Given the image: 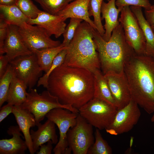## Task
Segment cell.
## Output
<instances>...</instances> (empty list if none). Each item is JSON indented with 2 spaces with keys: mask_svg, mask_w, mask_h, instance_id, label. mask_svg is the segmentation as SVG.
Segmentation results:
<instances>
[{
  "mask_svg": "<svg viewBox=\"0 0 154 154\" xmlns=\"http://www.w3.org/2000/svg\"><path fill=\"white\" fill-rule=\"evenodd\" d=\"M62 43L59 46L34 51L33 53L37 56L38 62L41 69L46 73L50 68L56 56L61 51L66 48Z\"/></svg>",
  "mask_w": 154,
  "mask_h": 154,
  "instance_id": "obj_25",
  "label": "cell"
},
{
  "mask_svg": "<svg viewBox=\"0 0 154 154\" xmlns=\"http://www.w3.org/2000/svg\"><path fill=\"white\" fill-rule=\"evenodd\" d=\"M118 110L127 105L131 100L129 83L124 72L104 74Z\"/></svg>",
  "mask_w": 154,
  "mask_h": 154,
  "instance_id": "obj_13",
  "label": "cell"
},
{
  "mask_svg": "<svg viewBox=\"0 0 154 154\" xmlns=\"http://www.w3.org/2000/svg\"><path fill=\"white\" fill-rule=\"evenodd\" d=\"M37 129L30 131L33 147L35 153L38 150L42 144L51 140L53 144H56L58 142L56 133L55 124L47 119L43 124L40 123L36 124Z\"/></svg>",
  "mask_w": 154,
  "mask_h": 154,
  "instance_id": "obj_16",
  "label": "cell"
},
{
  "mask_svg": "<svg viewBox=\"0 0 154 154\" xmlns=\"http://www.w3.org/2000/svg\"><path fill=\"white\" fill-rule=\"evenodd\" d=\"M124 72L131 99L149 114L154 112V57L135 54L126 63Z\"/></svg>",
  "mask_w": 154,
  "mask_h": 154,
  "instance_id": "obj_2",
  "label": "cell"
},
{
  "mask_svg": "<svg viewBox=\"0 0 154 154\" xmlns=\"http://www.w3.org/2000/svg\"><path fill=\"white\" fill-rule=\"evenodd\" d=\"M12 113L21 131L23 133L29 151L31 154H34L30 128L36 126L34 115L20 106H14Z\"/></svg>",
  "mask_w": 154,
  "mask_h": 154,
  "instance_id": "obj_18",
  "label": "cell"
},
{
  "mask_svg": "<svg viewBox=\"0 0 154 154\" xmlns=\"http://www.w3.org/2000/svg\"><path fill=\"white\" fill-rule=\"evenodd\" d=\"M66 48L60 52L55 58L49 69L39 79L37 83L38 87L42 86L46 88L50 75L55 69L63 63L67 52Z\"/></svg>",
  "mask_w": 154,
  "mask_h": 154,
  "instance_id": "obj_30",
  "label": "cell"
},
{
  "mask_svg": "<svg viewBox=\"0 0 154 154\" xmlns=\"http://www.w3.org/2000/svg\"><path fill=\"white\" fill-rule=\"evenodd\" d=\"M95 141L89 149L87 154H111L112 148L102 136L100 130L96 128L94 133Z\"/></svg>",
  "mask_w": 154,
  "mask_h": 154,
  "instance_id": "obj_27",
  "label": "cell"
},
{
  "mask_svg": "<svg viewBox=\"0 0 154 154\" xmlns=\"http://www.w3.org/2000/svg\"><path fill=\"white\" fill-rule=\"evenodd\" d=\"M83 21L80 19L70 18V22L66 26L62 35L64 39L62 43L65 46L67 47L69 45L74 37L76 29Z\"/></svg>",
  "mask_w": 154,
  "mask_h": 154,
  "instance_id": "obj_32",
  "label": "cell"
},
{
  "mask_svg": "<svg viewBox=\"0 0 154 154\" xmlns=\"http://www.w3.org/2000/svg\"><path fill=\"white\" fill-rule=\"evenodd\" d=\"M0 19L8 25L20 27L27 23L29 18L16 5L5 6L0 5Z\"/></svg>",
  "mask_w": 154,
  "mask_h": 154,
  "instance_id": "obj_23",
  "label": "cell"
},
{
  "mask_svg": "<svg viewBox=\"0 0 154 154\" xmlns=\"http://www.w3.org/2000/svg\"><path fill=\"white\" fill-rule=\"evenodd\" d=\"M20 106L34 115L36 124L40 123L48 112L55 108L66 109L79 113L78 110L71 106L61 104L57 98L51 95L47 90L39 94L36 89H31L27 93L25 101Z\"/></svg>",
  "mask_w": 154,
  "mask_h": 154,
  "instance_id": "obj_5",
  "label": "cell"
},
{
  "mask_svg": "<svg viewBox=\"0 0 154 154\" xmlns=\"http://www.w3.org/2000/svg\"><path fill=\"white\" fill-rule=\"evenodd\" d=\"M18 125L11 126L7 133L12 137L9 139L0 140V154H24L28 149L25 141L21 137L22 135Z\"/></svg>",
  "mask_w": 154,
  "mask_h": 154,
  "instance_id": "obj_17",
  "label": "cell"
},
{
  "mask_svg": "<svg viewBox=\"0 0 154 154\" xmlns=\"http://www.w3.org/2000/svg\"><path fill=\"white\" fill-rule=\"evenodd\" d=\"M145 19L154 33V5L149 8L145 9Z\"/></svg>",
  "mask_w": 154,
  "mask_h": 154,
  "instance_id": "obj_35",
  "label": "cell"
},
{
  "mask_svg": "<svg viewBox=\"0 0 154 154\" xmlns=\"http://www.w3.org/2000/svg\"><path fill=\"white\" fill-rule=\"evenodd\" d=\"M9 64L14 75L22 81L29 90L33 88L42 76V72L36 54L20 56L10 61Z\"/></svg>",
  "mask_w": 154,
  "mask_h": 154,
  "instance_id": "obj_10",
  "label": "cell"
},
{
  "mask_svg": "<svg viewBox=\"0 0 154 154\" xmlns=\"http://www.w3.org/2000/svg\"><path fill=\"white\" fill-rule=\"evenodd\" d=\"M93 74L94 77L93 97L103 100L117 108L104 74L100 70L96 71Z\"/></svg>",
  "mask_w": 154,
  "mask_h": 154,
  "instance_id": "obj_22",
  "label": "cell"
},
{
  "mask_svg": "<svg viewBox=\"0 0 154 154\" xmlns=\"http://www.w3.org/2000/svg\"><path fill=\"white\" fill-rule=\"evenodd\" d=\"M107 1H108L110 0H106Z\"/></svg>",
  "mask_w": 154,
  "mask_h": 154,
  "instance_id": "obj_41",
  "label": "cell"
},
{
  "mask_svg": "<svg viewBox=\"0 0 154 154\" xmlns=\"http://www.w3.org/2000/svg\"><path fill=\"white\" fill-rule=\"evenodd\" d=\"M138 104L132 99L125 107L118 110L111 124L106 130H112L117 135L130 131L137 123L141 115Z\"/></svg>",
  "mask_w": 154,
  "mask_h": 154,
  "instance_id": "obj_12",
  "label": "cell"
},
{
  "mask_svg": "<svg viewBox=\"0 0 154 154\" xmlns=\"http://www.w3.org/2000/svg\"><path fill=\"white\" fill-rule=\"evenodd\" d=\"M14 106L12 104H7L0 107V122H1L10 114L12 113Z\"/></svg>",
  "mask_w": 154,
  "mask_h": 154,
  "instance_id": "obj_36",
  "label": "cell"
},
{
  "mask_svg": "<svg viewBox=\"0 0 154 154\" xmlns=\"http://www.w3.org/2000/svg\"><path fill=\"white\" fill-rule=\"evenodd\" d=\"M116 0H110L106 3L103 1L101 6L102 21L104 19V26L105 32L102 36L106 41L110 39L113 30L120 23L118 19L119 14L122 9L117 8L115 4Z\"/></svg>",
  "mask_w": 154,
  "mask_h": 154,
  "instance_id": "obj_19",
  "label": "cell"
},
{
  "mask_svg": "<svg viewBox=\"0 0 154 154\" xmlns=\"http://www.w3.org/2000/svg\"><path fill=\"white\" fill-rule=\"evenodd\" d=\"M120 12L118 21L126 41L136 54H145L146 39L137 18L129 6L123 7Z\"/></svg>",
  "mask_w": 154,
  "mask_h": 154,
  "instance_id": "obj_9",
  "label": "cell"
},
{
  "mask_svg": "<svg viewBox=\"0 0 154 154\" xmlns=\"http://www.w3.org/2000/svg\"><path fill=\"white\" fill-rule=\"evenodd\" d=\"M46 145L43 144L40 147L38 151L36 152L37 154H51L53 150L52 141L50 140Z\"/></svg>",
  "mask_w": 154,
  "mask_h": 154,
  "instance_id": "obj_38",
  "label": "cell"
},
{
  "mask_svg": "<svg viewBox=\"0 0 154 154\" xmlns=\"http://www.w3.org/2000/svg\"><path fill=\"white\" fill-rule=\"evenodd\" d=\"M27 87L14 75L11 84L6 102L13 106H20L25 101Z\"/></svg>",
  "mask_w": 154,
  "mask_h": 154,
  "instance_id": "obj_24",
  "label": "cell"
},
{
  "mask_svg": "<svg viewBox=\"0 0 154 154\" xmlns=\"http://www.w3.org/2000/svg\"><path fill=\"white\" fill-rule=\"evenodd\" d=\"M79 114L93 126L100 130L112 123L117 108L102 100L93 98L78 109Z\"/></svg>",
  "mask_w": 154,
  "mask_h": 154,
  "instance_id": "obj_6",
  "label": "cell"
},
{
  "mask_svg": "<svg viewBox=\"0 0 154 154\" xmlns=\"http://www.w3.org/2000/svg\"><path fill=\"white\" fill-rule=\"evenodd\" d=\"M14 74L13 69L9 63L6 71L0 78V107L6 102L11 82Z\"/></svg>",
  "mask_w": 154,
  "mask_h": 154,
  "instance_id": "obj_29",
  "label": "cell"
},
{
  "mask_svg": "<svg viewBox=\"0 0 154 154\" xmlns=\"http://www.w3.org/2000/svg\"><path fill=\"white\" fill-rule=\"evenodd\" d=\"M115 4L118 8L120 9L131 5L140 6L147 9L151 5L149 0H116Z\"/></svg>",
  "mask_w": 154,
  "mask_h": 154,
  "instance_id": "obj_33",
  "label": "cell"
},
{
  "mask_svg": "<svg viewBox=\"0 0 154 154\" xmlns=\"http://www.w3.org/2000/svg\"><path fill=\"white\" fill-rule=\"evenodd\" d=\"M93 39L103 74L124 72L125 64L136 53L126 41L120 24L113 30L108 41L96 30L94 31Z\"/></svg>",
  "mask_w": 154,
  "mask_h": 154,
  "instance_id": "obj_3",
  "label": "cell"
},
{
  "mask_svg": "<svg viewBox=\"0 0 154 154\" xmlns=\"http://www.w3.org/2000/svg\"><path fill=\"white\" fill-rule=\"evenodd\" d=\"M16 5L29 19L36 18L38 13L42 11L31 0H17Z\"/></svg>",
  "mask_w": 154,
  "mask_h": 154,
  "instance_id": "obj_31",
  "label": "cell"
},
{
  "mask_svg": "<svg viewBox=\"0 0 154 154\" xmlns=\"http://www.w3.org/2000/svg\"><path fill=\"white\" fill-rule=\"evenodd\" d=\"M78 113L62 108L54 109L46 115L47 119L54 122L59 131V138L53 149L54 154H70L71 151L67 142V135L68 130L76 123Z\"/></svg>",
  "mask_w": 154,
  "mask_h": 154,
  "instance_id": "obj_7",
  "label": "cell"
},
{
  "mask_svg": "<svg viewBox=\"0 0 154 154\" xmlns=\"http://www.w3.org/2000/svg\"><path fill=\"white\" fill-rule=\"evenodd\" d=\"M18 29L17 26L8 25L3 48L0 52V55L6 53L10 61L17 57L33 53L25 44Z\"/></svg>",
  "mask_w": 154,
  "mask_h": 154,
  "instance_id": "obj_14",
  "label": "cell"
},
{
  "mask_svg": "<svg viewBox=\"0 0 154 154\" xmlns=\"http://www.w3.org/2000/svg\"><path fill=\"white\" fill-rule=\"evenodd\" d=\"M94 84L91 72L63 64L50 75L46 88L61 104L78 110L93 98Z\"/></svg>",
  "mask_w": 154,
  "mask_h": 154,
  "instance_id": "obj_1",
  "label": "cell"
},
{
  "mask_svg": "<svg viewBox=\"0 0 154 154\" xmlns=\"http://www.w3.org/2000/svg\"><path fill=\"white\" fill-rule=\"evenodd\" d=\"M18 29L25 44L33 52L36 50L56 47L61 43L52 39L45 30L38 26L25 23Z\"/></svg>",
  "mask_w": 154,
  "mask_h": 154,
  "instance_id": "obj_11",
  "label": "cell"
},
{
  "mask_svg": "<svg viewBox=\"0 0 154 154\" xmlns=\"http://www.w3.org/2000/svg\"><path fill=\"white\" fill-rule=\"evenodd\" d=\"M8 25L3 20L0 19V52L2 51L7 36Z\"/></svg>",
  "mask_w": 154,
  "mask_h": 154,
  "instance_id": "obj_34",
  "label": "cell"
},
{
  "mask_svg": "<svg viewBox=\"0 0 154 154\" xmlns=\"http://www.w3.org/2000/svg\"><path fill=\"white\" fill-rule=\"evenodd\" d=\"M153 113V114L152 116L151 119V121L152 122H154V112Z\"/></svg>",
  "mask_w": 154,
  "mask_h": 154,
  "instance_id": "obj_40",
  "label": "cell"
},
{
  "mask_svg": "<svg viewBox=\"0 0 154 154\" xmlns=\"http://www.w3.org/2000/svg\"><path fill=\"white\" fill-rule=\"evenodd\" d=\"M10 60L7 55L0 56V78L5 74L7 69Z\"/></svg>",
  "mask_w": 154,
  "mask_h": 154,
  "instance_id": "obj_37",
  "label": "cell"
},
{
  "mask_svg": "<svg viewBox=\"0 0 154 154\" xmlns=\"http://www.w3.org/2000/svg\"><path fill=\"white\" fill-rule=\"evenodd\" d=\"M90 0H75L68 4L57 15L62 16L64 21L69 18H74L82 20L96 30L93 21L90 18L88 12Z\"/></svg>",
  "mask_w": 154,
  "mask_h": 154,
  "instance_id": "obj_20",
  "label": "cell"
},
{
  "mask_svg": "<svg viewBox=\"0 0 154 154\" xmlns=\"http://www.w3.org/2000/svg\"><path fill=\"white\" fill-rule=\"evenodd\" d=\"M44 11L51 14H57L68 4L75 0H34Z\"/></svg>",
  "mask_w": 154,
  "mask_h": 154,
  "instance_id": "obj_28",
  "label": "cell"
},
{
  "mask_svg": "<svg viewBox=\"0 0 154 154\" xmlns=\"http://www.w3.org/2000/svg\"><path fill=\"white\" fill-rule=\"evenodd\" d=\"M130 8L137 18L146 39L145 54L154 57V33L143 16L142 7L131 6Z\"/></svg>",
  "mask_w": 154,
  "mask_h": 154,
  "instance_id": "obj_21",
  "label": "cell"
},
{
  "mask_svg": "<svg viewBox=\"0 0 154 154\" xmlns=\"http://www.w3.org/2000/svg\"><path fill=\"white\" fill-rule=\"evenodd\" d=\"M95 30L84 21L80 24L67 47L64 64L85 69L93 74L100 70L98 53L93 39Z\"/></svg>",
  "mask_w": 154,
  "mask_h": 154,
  "instance_id": "obj_4",
  "label": "cell"
},
{
  "mask_svg": "<svg viewBox=\"0 0 154 154\" xmlns=\"http://www.w3.org/2000/svg\"><path fill=\"white\" fill-rule=\"evenodd\" d=\"M17 0H0V5L11 6L16 5Z\"/></svg>",
  "mask_w": 154,
  "mask_h": 154,
  "instance_id": "obj_39",
  "label": "cell"
},
{
  "mask_svg": "<svg viewBox=\"0 0 154 154\" xmlns=\"http://www.w3.org/2000/svg\"><path fill=\"white\" fill-rule=\"evenodd\" d=\"M68 147L74 154H87L94 143L93 126L78 113L75 125L68 131Z\"/></svg>",
  "mask_w": 154,
  "mask_h": 154,
  "instance_id": "obj_8",
  "label": "cell"
},
{
  "mask_svg": "<svg viewBox=\"0 0 154 154\" xmlns=\"http://www.w3.org/2000/svg\"><path fill=\"white\" fill-rule=\"evenodd\" d=\"M103 0H90L88 7L90 17L93 16L96 30L103 36L105 31L102 23L101 17V9Z\"/></svg>",
  "mask_w": 154,
  "mask_h": 154,
  "instance_id": "obj_26",
  "label": "cell"
},
{
  "mask_svg": "<svg viewBox=\"0 0 154 154\" xmlns=\"http://www.w3.org/2000/svg\"><path fill=\"white\" fill-rule=\"evenodd\" d=\"M27 23L43 28L49 36L53 35L56 38L63 35L66 26L62 16L51 14L44 11L40 12L36 18H29Z\"/></svg>",
  "mask_w": 154,
  "mask_h": 154,
  "instance_id": "obj_15",
  "label": "cell"
}]
</instances>
